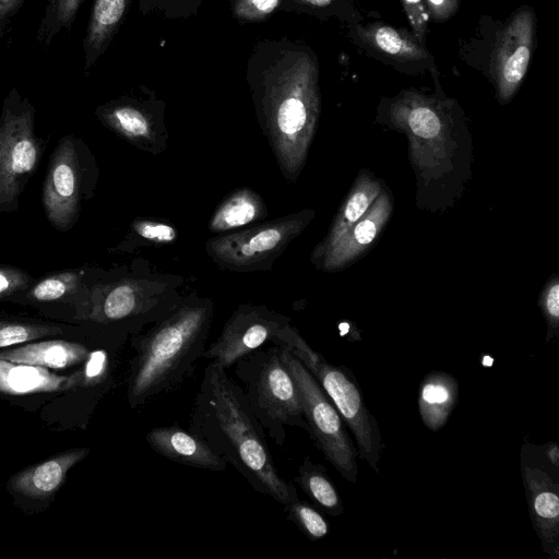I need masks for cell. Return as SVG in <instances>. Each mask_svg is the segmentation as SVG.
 Wrapping results in <instances>:
<instances>
[{
    "mask_svg": "<svg viewBox=\"0 0 559 559\" xmlns=\"http://www.w3.org/2000/svg\"><path fill=\"white\" fill-rule=\"evenodd\" d=\"M319 69L302 44L259 40L247 61L246 81L259 122L286 179L299 176L320 115Z\"/></svg>",
    "mask_w": 559,
    "mask_h": 559,
    "instance_id": "obj_1",
    "label": "cell"
},
{
    "mask_svg": "<svg viewBox=\"0 0 559 559\" xmlns=\"http://www.w3.org/2000/svg\"><path fill=\"white\" fill-rule=\"evenodd\" d=\"M190 431L251 485L285 506L298 493L278 473L266 433L239 384L216 362L206 365L190 414Z\"/></svg>",
    "mask_w": 559,
    "mask_h": 559,
    "instance_id": "obj_2",
    "label": "cell"
},
{
    "mask_svg": "<svg viewBox=\"0 0 559 559\" xmlns=\"http://www.w3.org/2000/svg\"><path fill=\"white\" fill-rule=\"evenodd\" d=\"M213 307L189 302L173 309L133 341L127 400L131 408L178 389L203 358Z\"/></svg>",
    "mask_w": 559,
    "mask_h": 559,
    "instance_id": "obj_3",
    "label": "cell"
},
{
    "mask_svg": "<svg viewBox=\"0 0 559 559\" xmlns=\"http://www.w3.org/2000/svg\"><path fill=\"white\" fill-rule=\"evenodd\" d=\"M234 366L251 412L272 441L283 447L287 427L307 432L298 389L282 360L280 346H262Z\"/></svg>",
    "mask_w": 559,
    "mask_h": 559,
    "instance_id": "obj_4",
    "label": "cell"
},
{
    "mask_svg": "<svg viewBox=\"0 0 559 559\" xmlns=\"http://www.w3.org/2000/svg\"><path fill=\"white\" fill-rule=\"evenodd\" d=\"M274 345L287 348L313 376L349 428L358 457L379 472L381 451L384 449L380 427L367 407L352 370L329 362L290 324L281 332Z\"/></svg>",
    "mask_w": 559,
    "mask_h": 559,
    "instance_id": "obj_5",
    "label": "cell"
},
{
    "mask_svg": "<svg viewBox=\"0 0 559 559\" xmlns=\"http://www.w3.org/2000/svg\"><path fill=\"white\" fill-rule=\"evenodd\" d=\"M280 348L282 360L298 389L308 435L338 474L345 480L356 484L358 451L344 420L321 385L296 356L285 347Z\"/></svg>",
    "mask_w": 559,
    "mask_h": 559,
    "instance_id": "obj_6",
    "label": "cell"
},
{
    "mask_svg": "<svg viewBox=\"0 0 559 559\" xmlns=\"http://www.w3.org/2000/svg\"><path fill=\"white\" fill-rule=\"evenodd\" d=\"M44 144L35 131V108L14 90L0 115V212H12L36 173Z\"/></svg>",
    "mask_w": 559,
    "mask_h": 559,
    "instance_id": "obj_7",
    "label": "cell"
},
{
    "mask_svg": "<svg viewBox=\"0 0 559 559\" xmlns=\"http://www.w3.org/2000/svg\"><path fill=\"white\" fill-rule=\"evenodd\" d=\"M313 216L312 210H304L249 228L222 234L206 242V252L217 265L230 271L265 270L304 231Z\"/></svg>",
    "mask_w": 559,
    "mask_h": 559,
    "instance_id": "obj_8",
    "label": "cell"
},
{
    "mask_svg": "<svg viewBox=\"0 0 559 559\" xmlns=\"http://www.w3.org/2000/svg\"><path fill=\"white\" fill-rule=\"evenodd\" d=\"M90 157L86 145L73 135L63 136L50 156L41 203L47 219L60 231L75 224L82 201L92 188Z\"/></svg>",
    "mask_w": 559,
    "mask_h": 559,
    "instance_id": "obj_9",
    "label": "cell"
},
{
    "mask_svg": "<svg viewBox=\"0 0 559 559\" xmlns=\"http://www.w3.org/2000/svg\"><path fill=\"white\" fill-rule=\"evenodd\" d=\"M389 116L392 124L408 135L412 158L420 170L428 173L445 165L453 145L448 143L445 115L436 102L406 92L391 105Z\"/></svg>",
    "mask_w": 559,
    "mask_h": 559,
    "instance_id": "obj_10",
    "label": "cell"
},
{
    "mask_svg": "<svg viewBox=\"0 0 559 559\" xmlns=\"http://www.w3.org/2000/svg\"><path fill=\"white\" fill-rule=\"evenodd\" d=\"M521 475L530 519L549 559L559 558V467L551 465L542 445L523 443Z\"/></svg>",
    "mask_w": 559,
    "mask_h": 559,
    "instance_id": "obj_11",
    "label": "cell"
},
{
    "mask_svg": "<svg viewBox=\"0 0 559 559\" xmlns=\"http://www.w3.org/2000/svg\"><path fill=\"white\" fill-rule=\"evenodd\" d=\"M289 319L264 306L241 305L226 321L203 358L228 369L246 355L276 341Z\"/></svg>",
    "mask_w": 559,
    "mask_h": 559,
    "instance_id": "obj_12",
    "label": "cell"
},
{
    "mask_svg": "<svg viewBox=\"0 0 559 559\" xmlns=\"http://www.w3.org/2000/svg\"><path fill=\"white\" fill-rule=\"evenodd\" d=\"M88 310L91 318L97 321L129 322L140 329L171 311L160 307L159 299L151 290L132 280H122L105 288L95 286L91 292Z\"/></svg>",
    "mask_w": 559,
    "mask_h": 559,
    "instance_id": "obj_13",
    "label": "cell"
},
{
    "mask_svg": "<svg viewBox=\"0 0 559 559\" xmlns=\"http://www.w3.org/2000/svg\"><path fill=\"white\" fill-rule=\"evenodd\" d=\"M534 31V12L530 8H521L500 34L495 48L493 70L498 96L502 102L512 98L526 73Z\"/></svg>",
    "mask_w": 559,
    "mask_h": 559,
    "instance_id": "obj_14",
    "label": "cell"
},
{
    "mask_svg": "<svg viewBox=\"0 0 559 559\" xmlns=\"http://www.w3.org/2000/svg\"><path fill=\"white\" fill-rule=\"evenodd\" d=\"M392 213V201L382 188L367 212L328 250L311 258L318 269L337 271L360 257L377 239Z\"/></svg>",
    "mask_w": 559,
    "mask_h": 559,
    "instance_id": "obj_15",
    "label": "cell"
},
{
    "mask_svg": "<svg viewBox=\"0 0 559 559\" xmlns=\"http://www.w3.org/2000/svg\"><path fill=\"white\" fill-rule=\"evenodd\" d=\"M152 99L121 97L96 109L104 126L134 145L150 148L156 144L162 129L160 118L154 111Z\"/></svg>",
    "mask_w": 559,
    "mask_h": 559,
    "instance_id": "obj_16",
    "label": "cell"
},
{
    "mask_svg": "<svg viewBox=\"0 0 559 559\" xmlns=\"http://www.w3.org/2000/svg\"><path fill=\"white\" fill-rule=\"evenodd\" d=\"M145 440L157 454L178 464L211 472L227 468V463L206 442L180 426L152 428Z\"/></svg>",
    "mask_w": 559,
    "mask_h": 559,
    "instance_id": "obj_17",
    "label": "cell"
},
{
    "mask_svg": "<svg viewBox=\"0 0 559 559\" xmlns=\"http://www.w3.org/2000/svg\"><path fill=\"white\" fill-rule=\"evenodd\" d=\"M79 384H84L83 371L58 376L39 366L0 359V392L5 394L53 392Z\"/></svg>",
    "mask_w": 559,
    "mask_h": 559,
    "instance_id": "obj_18",
    "label": "cell"
},
{
    "mask_svg": "<svg viewBox=\"0 0 559 559\" xmlns=\"http://www.w3.org/2000/svg\"><path fill=\"white\" fill-rule=\"evenodd\" d=\"M459 401V383L445 371H431L421 380L418 389V412L431 431H439L448 423Z\"/></svg>",
    "mask_w": 559,
    "mask_h": 559,
    "instance_id": "obj_19",
    "label": "cell"
},
{
    "mask_svg": "<svg viewBox=\"0 0 559 559\" xmlns=\"http://www.w3.org/2000/svg\"><path fill=\"white\" fill-rule=\"evenodd\" d=\"M88 452L86 448L63 452L15 475L10 485L13 490L24 496L37 499L48 498L63 483L67 472Z\"/></svg>",
    "mask_w": 559,
    "mask_h": 559,
    "instance_id": "obj_20",
    "label": "cell"
},
{
    "mask_svg": "<svg viewBox=\"0 0 559 559\" xmlns=\"http://www.w3.org/2000/svg\"><path fill=\"white\" fill-rule=\"evenodd\" d=\"M131 0H94L83 41L85 70H90L111 44L121 26Z\"/></svg>",
    "mask_w": 559,
    "mask_h": 559,
    "instance_id": "obj_21",
    "label": "cell"
},
{
    "mask_svg": "<svg viewBox=\"0 0 559 559\" xmlns=\"http://www.w3.org/2000/svg\"><path fill=\"white\" fill-rule=\"evenodd\" d=\"M84 277V271L78 269L53 272L16 295L33 304L74 301L88 310L91 292Z\"/></svg>",
    "mask_w": 559,
    "mask_h": 559,
    "instance_id": "obj_22",
    "label": "cell"
},
{
    "mask_svg": "<svg viewBox=\"0 0 559 559\" xmlns=\"http://www.w3.org/2000/svg\"><path fill=\"white\" fill-rule=\"evenodd\" d=\"M382 190L379 180L362 173L353 185L348 195L329 229L325 238L314 248L311 258H314L332 247L370 207Z\"/></svg>",
    "mask_w": 559,
    "mask_h": 559,
    "instance_id": "obj_23",
    "label": "cell"
},
{
    "mask_svg": "<svg viewBox=\"0 0 559 559\" xmlns=\"http://www.w3.org/2000/svg\"><path fill=\"white\" fill-rule=\"evenodd\" d=\"M88 355L87 347L80 343L55 340L0 352V359L43 368L63 369L86 360Z\"/></svg>",
    "mask_w": 559,
    "mask_h": 559,
    "instance_id": "obj_24",
    "label": "cell"
},
{
    "mask_svg": "<svg viewBox=\"0 0 559 559\" xmlns=\"http://www.w3.org/2000/svg\"><path fill=\"white\" fill-rule=\"evenodd\" d=\"M267 215L266 205L250 188L238 189L215 210L209 222L212 233L225 234L257 223Z\"/></svg>",
    "mask_w": 559,
    "mask_h": 559,
    "instance_id": "obj_25",
    "label": "cell"
},
{
    "mask_svg": "<svg viewBox=\"0 0 559 559\" xmlns=\"http://www.w3.org/2000/svg\"><path fill=\"white\" fill-rule=\"evenodd\" d=\"M358 35L372 49L399 61H424L429 57L416 37L385 24L359 27Z\"/></svg>",
    "mask_w": 559,
    "mask_h": 559,
    "instance_id": "obj_26",
    "label": "cell"
},
{
    "mask_svg": "<svg viewBox=\"0 0 559 559\" xmlns=\"http://www.w3.org/2000/svg\"><path fill=\"white\" fill-rule=\"evenodd\" d=\"M295 481L322 512L332 516L344 512L342 497L323 465L305 456Z\"/></svg>",
    "mask_w": 559,
    "mask_h": 559,
    "instance_id": "obj_27",
    "label": "cell"
},
{
    "mask_svg": "<svg viewBox=\"0 0 559 559\" xmlns=\"http://www.w3.org/2000/svg\"><path fill=\"white\" fill-rule=\"evenodd\" d=\"M286 519L310 540H320L330 533V523L323 513L307 501L299 498L285 504Z\"/></svg>",
    "mask_w": 559,
    "mask_h": 559,
    "instance_id": "obj_28",
    "label": "cell"
},
{
    "mask_svg": "<svg viewBox=\"0 0 559 559\" xmlns=\"http://www.w3.org/2000/svg\"><path fill=\"white\" fill-rule=\"evenodd\" d=\"M83 0H48L39 36L48 43L60 29L71 27Z\"/></svg>",
    "mask_w": 559,
    "mask_h": 559,
    "instance_id": "obj_29",
    "label": "cell"
},
{
    "mask_svg": "<svg viewBox=\"0 0 559 559\" xmlns=\"http://www.w3.org/2000/svg\"><path fill=\"white\" fill-rule=\"evenodd\" d=\"M61 332L56 325L0 320V348Z\"/></svg>",
    "mask_w": 559,
    "mask_h": 559,
    "instance_id": "obj_30",
    "label": "cell"
},
{
    "mask_svg": "<svg viewBox=\"0 0 559 559\" xmlns=\"http://www.w3.org/2000/svg\"><path fill=\"white\" fill-rule=\"evenodd\" d=\"M204 0H140L142 15H158L163 19H188L195 15Z\"/></svg>",
    "mask_w": 559,
    "mask_h": 559,
    "instance_id": "obj_31",
    "label": "cell"
},
{
    "mask_svg": "<svg viewBox=\"0 0 559 559\" xmlns=\"http://www.w3.org/2000/svg\"><path fill=\"white\" fill-rule=\"evenodd\" d=\"M283 0H229L233 16L241 23H255L267 20L282 9Z\"/></svg>",
    "mask_w": 559,
    "mask_h": 559,
    "instance_id": "obj_32",
    "label": "cell"
},
{
    "mask_svg": "<svg viewBox=\"0 0 559 559\" xmlns=\"http://www.w3.org/2000/svg\"><path fill=\"white\" fill-rule=\"evenodd\" d=\"M538 306L545 318L546 343L559 335V280L552 276L540 292Z\"/></svg>",
    "mask_w": 559,
    "mask_h": 559,
    "instance_id": "obj_33",
    "label": "cell"
},
{
    "mask_svg": "<svg viewBox=\"0 0 559 559\" xmlns=\"http://www.w3.org/2000/svg\"><path fill=\"white\" fill-rule=\"evenodd\" d=\"M132 229L142 239L154 243H171L178 236L171 225L152 219H135Z\"/></svg>",
    "mask_w": 559,
    "mask_h": 559,
    "instance_id": "obj_34",
    "label": "cell"
},
{
    "mask_svg": "<svg viewBox=\"0 0 559 559\" xmlns=\"http://www.w3.org/2000/svg\"><path fill=\"white\" fill-rule=\"evenodd\" d=\"M33 283V277L24 270L0 263V300L11 298Z\"/></svg>",
    "mask_w": 559,
    "mask_h": 559,
    "instance_id": "obj_35",
    "label": "cell"
},
{
    "mask_svg": "<svg viewBox=\"0 0 559 559\" xmlns=\"http://www.w3.org/2000/svg\"><path fill=\"white\" fill-rule=\"evenodd\" d=\"M109 354L105 349L90 352L83 370L84 384L97 385L108 379Z\"/></svg>",
    "mask_w": 559,
    "mask_h": 559,
    "instance_id": "obj_36",
    "label": "cell"
},
{
    "mask_svg": "<svg viewBox=\"0 0 559 559\" xmlns=\"http://www.w3.org/2000/svg\"><path fill=\"white\" fill-rule=\"evenodd\" d=\"M416 38L425 39L429 20L423 0H401Z\"/></svg>",
    "mask_w": 559,
    "mask_h": 559,
    "instance_id": "obj_37",
    "label": "cell"
},
{
    "mask_svg": "<svg viewBox=\"0 0 559 559\" xmlns=\"http://www.w3.org/2000/svg\"><path fill=\"white\" fill-rule=\"evenodd\" d=\"M338 0H283L282 9L287 12L321 14L335 7Z\"/></svg>",
    "mask_w": 559,
    "mask_h": 559,
    "instance_id": "obj_38",
    "label": "cell"
},
{
    "mask_svg": "<svg viewBox=\"0 0 559 559\" xmlns=\"http://www.w3.org/2000/svg\"><path fill=\"white\" fill-rule=\"evenodd\" d=\"M433 19L449 17L456 9L457 0H426Z\"/></svg>",
    "mask_w": 559,
    "mask_h": 559,
    "instance_id": "obj_39",
    "label": "cell"
},
{
    "mask_svg": "<svg viewBox=\"0 0 559 559\" xmlns=\"http://www.w3.org/2000/svg\"><path fill=\"white\" fill-rule=\"evenodd\" d=\"M24 0H0V23L10 17Z\"/></svg>",
    "mask_w": 559,
    "mask_h": 559,
    "instance_id": "obj_40",
    "label": "cell"
},
{
    "mask_svg": "<svg viewBox=\"0 0 559 559\" xmlns=\"http://www.w3.org/2000/svg\"><path fill=\"white\" fill-rule=\"evenodd\" d=\"M543 453L546 460L554 465L555 467H559V447L557 442H548L542 445Z\"/></svg>",
    "mask_w": 559,
    "mask_h": 559,
    "instance_id": "obj_41",
    "label": "cell"
}]
</instances>
